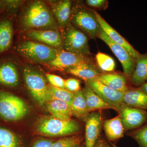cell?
<instances>
[{
	"label": "cell",
	"mask_w": 147,
	"mask_h": 147,
	"mask_svg": "<svg viewBox=\"0 0 147 147\" xmlns=\"http://www.w3.org/2000/svg\"><path fill=\"white\" fill-rule=\"evenodd\" d=\"M18 28L25 32L31 30H59L50 6L41 1L30 2L18 17Z\"/></svg>",
	"instance_id": "1"
},
{
	"label": "cell",
	"mask_w": 147,
	"mask_h": 147,
	"mask_svg": "<svg viewBox=\"0 0 147 147\" xmlns=\"http://www.w3.org/2000/svg\"><path fill=\"white\" fill-rule=\"evenodd\" d=\"M81 126L73 119H61L54 117H46L39 121L36 130L40 134L47 137L70 136L78 133Z\"/></svg>",
	"instance_id": "2"
},
{
	"label": "cell",
	"mask_w": 147,
	"mask_h": 147,
	"mask_svg": "<svg viewBox=\"0 0 147 147\" xmlns=\"http://www.w3.org/2000/svg\"><path fill=\"white\" fill-rule=\"evenodd\" d=\"M14 49L16 53L35 63L46 64L56 57L58 50L30 40L17 43Z\"/></svg>",
	"instance_id": "3"
},
{
	"label": "cell",
	"mask_w": 147,
	"mask_h": 147,
	"mask_svg": "<svg viewBox=\"0 0 147 147\" xmlns=\"http://www.w3.org/2000/svg\"><path fill=\"white\" fill-rule=\"evenodd\" d=\"M23 72L25 84L34 100L42 106L51 100L49 85L42 74L28 65L24 67Z\"/></svg>",
	"instance_id": "4"
},
{
	"label": "cell",
	"mask_w": 147,
	"mask_h": 147,
	"mask_svg": "<svg viewBox=\"0 0 147 147\" xmlns=\"http://www.w3.org/2000/svg\"><path fill=\"white\" fill-rule=\"evenodd\" d=\"M29 108L21 98L0 90V116L7 121H16L24 118Z\"/></svg>",
	"instance_id": "5"
},
{
	"label": "cell",
	"mask_w": 147,
	"mask_h": 147,
	"mask_svg": "<svg viewBox=\"0 0 147 147\" xmlns=\"http://www.w3.org/2000/svg\"><path fill=\"white\" fill-rule=\"evenodd\" d=\"M70 23L81 30L89 38L95 39L97 38L100 26L94 11L81 5H74L71 9Z\"/></svg>",
	"instance_id": "6"
},
{
	"label": "cell",
	"mask_w": 147,
	"mask_h": 147,
	"mask_svg": "<svg viewBox=\"0 0 147 147\" xmlns=\"http://www.w3.org/2000/svg\"><path fill=\"white\" fill-rule=\"evenodd\" d=\"M63 50L90 57L89 38L83 32L69 23L62 32Z\"/></svg>",
	"instance_id": "7"
},
{
	"label": "cell",
	"mask_w": 147,
	"mask_h": 147,
	"mask_svg": "<svg viewBox=\"0 0 147 147\" xmlns=\"http://www.w3.org/2000/svg\"><path fill=\"white\" fill-rule=\"evenodd\" d=\"M96 37L104 41L111 49L121 64L125 76L130 80L135 69L136 59L129 55L123 47L110 39L100 26Z\"/></svg>",
	"instance_id": "8"
},
{
	"label": "cell",
	"mask_w": 147,
	"mask_h": 147,
	"mask_svg": "<svg viewBox=\"0 0 147 147\" xmlns=\"http://www.w3.org/2000/svg\"><path fill=\"white\" fill-rule=\"evenodd\" d=\"M117 111L125 130L137 129L147 122V112L146 110L130 107L124 103Z\"/></svg>",
	"instance_id": "9"
},
{
	"label": "cell",
	"mask_w": 147,
	"mask_h": 147,
	"mask_svg": "<svg viewBox=\"0 0 147 147\" xmlns=\"http://www.w3.org/2000/svg\"><path fill=\"white\" fill-rule=\"evenodd\" d=\"M91 62H94V61L90 57L67 52L62 49L58 50L55 59L46 65L54 69L65 71L80 64Z\"/></svg>",
	"instance_id": "10"
},
{
	"label": "cell",
	"mask_w": 147,
	"mask_h": 147,
	"mask_svg": "<svg viewBox=\"0 0 147 147\" xmlns=\"http://www.w3.org/2000/svg\"><path fill=\"white\" fill-rule=\"evenodd\" d=\"M28 40L36 41L57 50L63 49L62 36L59 30H31L24 32Z\"/></svg>",
	"instance_id": "11"
},
{
	"label": "cell",
	"mask_w": 147,
	"mask_h": 147,
	"mask_svg": "<svg viewBox=\"0 0 147 147\" xmlns=\"http://www.w3.org/2000/svg\"><path fill=\"white\" fill-rule=\"evenodd\" d=\"M86 85L102 100L113 106L117 111L121 105L124 104L123 96L124 92L113 90L97 79L87 82Z\"/></svg>",
	"instance_id": "12"
},
{
	"label": "cell",
	"mask_w": 147,
	"mask_h": 147,
	"mask_svg": "<svg viewBox=\"0 0 147 147\" xmlns=\"http://www.w3.org/2000/svg\"><path fill=\"white\" fill-rule=\"evenodd\" d=\"M20 83L17 63L9 57L0 58V85L16 88Z\"/></svg>",
	"instance_id": "13"
},
{
	"label": "cell",
	"mask_w": 147,
	"mask_h": 147,
	"mask_svg": "<svg viewBox=\"0 0 147 147\" xmlns=\"http://www.w3.org/2000/svg\"><path fill=\"white\" fill-rule=\"evenodd\" d=\"M14 14L0 16V56L9 51L13 45Z\"/></svg>",
	"instance_id": "14"
},
{
	"label": "cell",
	"mask_w": 147,
	"mask_h": 147,
	"mask_svg": "<svg viewBox=\"0 0 147 147\" xmlns=\"http://www.w3.org/2000/svg\"><path fill=\"white\" fill-rule=\"evenodd\" d=\"M47 1L62 33L70 23L72 1L69 0Z\"/></svg>",
	"instance_id": "15"
},
{
	"label": "cell",
	"mask_w": 147,
	"mask_h": 147,
	"mask_svg": "<svg viewBox=\"0 0 147 147\" xmlns=\"http://www.w3.org/2000/svg\"><path fill=\"white\" fill-rule=\"evenodd\" d=\"M94 13L100 28L109 38L115 43L123 47L129 55L135 59H137L140 53L135 50L124 38L110 26L97 11H94Z\"/></svg>",
	"instance_id": "16"
},
{
	"label": "cell",
	"mask_w": 147,
	"mask_h": 147,
	"mask_svg": "<svg viewBox=\"0 0 147 147\" xmlns=\"http://www.w3.org/2000/svg\"><path fill=\"white\" fill-rule=\"evenodd\" d=\"M86 123L85 147H94L102 125L101 114L99 112L90 114Z\"/></svg>",
	"instance_id": "17"
},
{
	"label": "cell",
	"mask_w": 147,
	"mask_h": 147,
	"mask_svg": "<svg viewBox=\"0 0 147 147\" xmlns=\"http://www.w3.org/2000/svg\"><path fill=\"white\" fill-rule=\"evenodd\" d=\"M94 62L80 64L66 69L67 73L77 76L86 82L97 79L101 74Z\"/></svg>",
	"instance_id": "18"
},
{
	"label": "cell",
	"mask_w": 147,
	"mask_h": 147,
	"mask_svg": "<svg viewBox=\"0 0 147 147\" xmlns=\"http://www.w3.org/2000/svg\"><path fill=\"white\" fill-rule=\"evenodd\" d=\"M123 102L130 107L147 110V94L139 88H129L125 92Z\"/></svg>",
	"instance_id": "19"
},
{
	"label": "cell",
	"mask_w": 147,
	"mask_h": 147,
	"mask_svg": "<svg viewBox=\"0 0 147 147\" xmlns=\"http://www.w3.org/2000/svg\"><path fill=\"white\" fill-rule=\"evenodd\" d=\"M82 91L86 101L87 109L89 113L103 109H111L116 110L115 108L102 100L88 85H86Z\"/></svg>",
	"instance_id": "20"
},
{
	"label": "cell",
	"mask_w": 147,
	"mask_h": 147,
	"mask_svg": "<svg viewBox=\"0 0 147 147\" xmlns=\"http://www.w3.org/2000/svg\"><path fill=\"white\" fill-rule=\"evenodd\" d=\"M102 126L106 137L110 142H115L123 137L124 128L119 115L105 120Z\"/></svg>",
	"instance_id": "21"
},
{
	"label": "cell",
	"mask_w": 147,
	"mask_h": 147,
	"mask_svg": "<svg viewBox=\"0 0 147 147\" xmlns=\"http://www.w3.org/2000/svg\"><path fill=\"white\" fill-rule=\"evenodd\" d=\"M97 79L105 86L118 91L125 92L129 88L125 77L118 74H101Z\"/></svg>",
	"instance_id": "22"
},
{
	"label": "cell",
	"mask_w": 147,
	"mask_h": 147,
	"mask_svg": "<svg viewBox=\"0 0 147 147\" xmlns=\"http://www.w3.org/2000/svg\"><path fill=\"white\" fill-rule=\"evenodd\" d=\"M130 80L134 86L138 87L147 82V53L140 54L137 58Z\"/></svg>",
	"instance_id": "23"
},
{
	"label": "cell",
	"mask_w": 147,
	"mask_h": 147,
	"mask_svg": "<svg viewBox=\"0 0 147 147\" xmlns=\"http://www.w3.org/2000/svg\"><path fill=\"white\" fill-rule=\"evenodd\" d=\"M70 107L72 115L79 119L86 121L90 114L87 109L86 101L82 90H80L74 93Z\"/></svg>",
	"instance_id": "24"
},
{
	"label": "cell",
	"mask_w": 147,
	"mask_h": 147,
	"mask_svg": "<svg viewBox=\"0 0 147 147\" xmlns=\"http://www.w3.org/2000/svg\"><path fill=\"white\" fill-rule=\"evenodd\" d=\"M48 112L52 116L61 119H70L72 115L70 106L66 102L57 100H51L46 103Z\"/></svg>",
	"instance_id": "25"
},
{
	"label": "cell",
	"mask_w": 147,
	"mask_h": 147,
	"mask_svg": "<svg viewBox=\"0 0 147 147\" xmlns=\"http://www.w3.org/2000/svg\"><path fill=\"white\" fill-rule=\"evenodd\" d=\"M0 147H22L18 136L7 129L0 127Z\"/></svg>",
	"instance_id": "26"
},
{
	"label": "cell",
	"mask_w": 147,
	"mask_h": 147,
	"mask_svg": "<svg viewBox=\"0 0 147 147\" xmlns=\"http://www.w3.org/2000/svg\"><path fill=\"white\" fill-rule=\"evenodd\" d=\"M95 59L98 68L105 72H112L115 68V62L112 57L107 54L98 52L95 56Z\"/></svg>",
	"instance_id": "27"
},
{
	"label": "cell",
	"mask_w": 147,
	"mask_h": 147,
	"mask_svg": "<svg viewBox=\"0 0 147 147\" xmlns=\"http://www.w3.org/2000/svg\"><path fill=\"white\" fill-rule=\"evenodd\" d=\"M49 90L51 100H61L66 102L70 106L74 93L68 91L65 89L56 88L51 85H49Z\"/></svg>",
	"instance_id": "28"
},
{
	"label": "cell",
	"mask_w": 147,
	"mask_h": 147,
	"mask_svg": "<svg viewBox=\"0 0 147 147\" xmlns=\"http://www.w3.org/2000/svg\"><path fill=\"white\" fill-rule=\"evenodd\" d=\"M83 141L80 135H73L62 138L53 142L51 147H79Z\"/></svg>",
	"instance_id": "29"
},
{
	"label": "cell",
	"mask_w": 147,
	"mask_h": 147,
	"mask_svg": "<svg viewBox=\"0 0 147 147\" xmlns=\"http://www.w3.org/2000/svg\"><path fill=\"white\" fill-rule=\"evenodd\" d=\"M23 3V1L0 0V16L5 14H14Z\"/></svg>",
	"instance_id": "30"
},
{
	"label": "cell",
	"mask_w": 147,
	"mask_h": 147,
	"mask_svg": "<svg viewBox=\"0 0 147 147\" xmlns=\"http://www.w3.org/2000/svg\"><path fill=\"white\" fill-rule=\"evenodd\" d=\"M130 136L137 142L139 147H147V124L135 129Z\"/></svg>",
	"instance_id": "31"
},
{
	"label": "cell",
	"mask_w": 147,
	"mask_h": 147,
	"mask_svg": "<svg viewBox=\"0 0 147 147\" xmlns=\"http://www.w3.org/2000/svg\"><path fill=\"white\" fill-rule=\"evenodd\" d=\"M45 76L51 86L56 88L65 89V80L61 76L50 73L46 74Z\"/></svg>",
	"instance_id": "32"
},
{
	"label": "cell",
	"mask_w": 147,
	"mask_h": 147,
	"mask_svg": "<svg viewBox=\"0 0 147 147\" xmlns=\"http://www.w3.org/2000/svg\"><path fill=\"white\" fill-rule=\"evenodd\" d=\"M65 89L71 92H76L81 90L80 82L78 79L74 78L66 79L65 82Z\"/></svg>",
	"instance_id": "33"
},
{
	"label": "cell",
	"mask_w": 147,
	"mask_h": 147,
	"mask_svg": "<svg viewBox=\"0 0 147 147\" xmlns=\"http://www.w3.org/2000/svg\"><path fill=\"white\" fill-rule=\"evenodd\" d=\"M86 3L88 6L97 9H105L108 5V1L106 0H87Z\"/></svg>",
	"instance_id": "34"
},
{
	"label": "cell",
	"mask_w": 147,
	"mask_h": 147,
	"mask_svg": "<svg viewBox=\"0 0 147 147\" xmlns=\"http://www.w3.org/2000/svg\"><path fill=\"white\" fill-rule=\"evenodd\" d=\"M54 141L49 139H42L37 140L32 147H51Z\"/></svg>",
	"instance_id": "35"
},
{
	"label": "cell",
	"mask_w": 147,
	"mask_h": 147,
	"mask_svg": "<svg viewBox=\"0 0 147 147\" xmlns=\"http://www.w3.org/2000/svg\"><path fill=\"white\" fill-rule=\"evenodd\" d=\"M94 147H112V146L108 144L105 140L102 139H98Z\"/></svg>",
	"instance_id": "36"
},
{
	"label": "cell",
	"mask_w": 147,
	"mask_h": 147,
	"mask_svg": "<svg viewBox=\"0 0 147 147\" xmlns=\"http://www.w3.org/2000/svg\"><path fill=\"white\" fill-rule=\"evenodd\" d=\"M138 88L141 90L143 91V92L147 94V82L142 84L141 86L138 87Z\"/></svg>",
	"instance_id": "37"
},
{
	"label": "cell",
	"mask_w": 147,
	"mask_h": 147,
	"mask_svg": "<svg viewBox=\"0 0 147 147\" xmlns=\"http://www.w3.org/2000/svg\"><path fill=\"white\" fill-rule=\"evenodd\" d=\"M111 146H112V147H118L115 144H112V143H111Z\"/></svg>",
	"instance_id": "38"
},
{
	"label": "cell",
	"mask_w": 147,
	"mask_h": 147,
	"mask_svg": "<svg viewBox=\"0 0 147 147\" xmlns=\"http://www.w3.org/2000/svg\"></svg>",
	"instance_id": "39"
}]
</instances>
